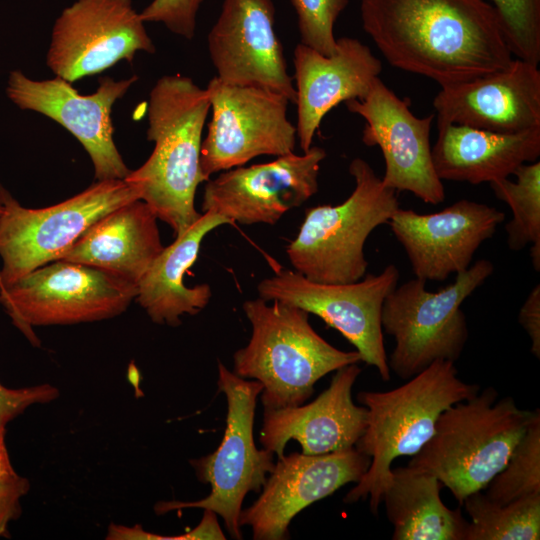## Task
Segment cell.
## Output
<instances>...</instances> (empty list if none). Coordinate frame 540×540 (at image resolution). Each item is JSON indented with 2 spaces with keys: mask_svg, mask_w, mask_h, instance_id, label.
<instances>
[{
  "mask_svg": "<svg viewBox=\"0 0 540 540\" xmlns=\"http://www.w3.org/2000/svg\"><path fill=\"white\" fill-rule=\"evenodd\" d=\"M360 16L391 66L440 87L503 70L513 60L489 0H361Z\"/></svg>",
  "mask_w": 540,
  "mask_h": 540,
  "instance_id": "cell-1",
  "label": "cell"
},
{
  "mask_svg": "<svg viewBox=\"0 0 540 540\" xmlns=\"http://www.w3.org/2000/svg\"><path fill=\"white\" fill-rule=\"evenodd\" d=\"M210 102L206 89L180 74L165 75L150 91L147 139L150 157L125 178L134 184L156 217L182 234L201 214L195 194L207 181L200 167L202 134Z\"/></svg>",
  "mask_w": 540,
  "mask_h": 540,
  "instance_id": "cell-2",
  "label": "cell"
},
{
  "mask_svg": "<svg viewBox=\"0 0 540 540\" xmlns=\"http://www.w3.org/2000/svg\"><path fill=\"white\" fill-rule=\"evenodd\" d=\"M478 391L479 385L459 378L454 362L437 360L397 388L359 392L357 400L367 409V421L355 448L371 462L344 502L369 497L370 510L377 515L393 461L416 455L433 436L441 413Z\"/></svg>",
  "mask_w": 540,
  "mask_h": 540,
  "instance_id": "cell-3",
  "label": "cell"
},
{
  "mask_svg": "<svg viewBox=\"0 0 540 540\" xmlns=\"http://www.w3.org/2000/svg\"><path fill=\"white\" fill-rule=\"evenodd\" d=\"M246 300L243 311L252 333L234 353L233 373L262 384L264 409L296 407L313 394L326 374L361 361L355 351H342L323 339L309 323V313L282 301Z\"/></svg>",
  "mask_w": 540,
  "mask_h": 540,
  "instance_id": "cell-4",
  "label": "cell"
},
{
  "mask_svg": "<svg viewBox=\"0 0 540 540\" xmlns=\"http://www.w3.org/2000/svg\"><path fill=\"white\" fill-rule=\"evenodd\" d=\"M532 415L510 396L498 399L493 387L478 391L441 413L408 466L435 475L462 505L504 468Z\"/></svg>",
  "mask_w": 540,
  "mask_h": 540,
  "instance_id": "cell-5",
  "label": "cell"
},
{
  "mask_svg": "<svg viewBox=\"0 0 540 540\" xmlns=\"http://www.w3.org/2000/svg\"><path fill=\"white\" fill-rule=\"evenodd\" d=\"M349 173L355 181L349 197L338 205L307 208L296 238L286 247L295 271L310 281L342 284L362 279L368 267L367 238L400 207L396 191L384 186L364 159L354 158Z\"/></svg>",
  "mask_w": 540,
  "mask_h": 540,
  "instance_id": "cell-6",
  "label": "cell"
},
{
  "mask_svg": "<svg viewBox=\"0 0 540 540\" xmlns=\"http://www.w3.org/2000/svg\"><path fill=\"white\" fill-rule=\"evenodd\" d=\"M493 272L492 262L481 259L437 292L419 278L397 285L381 312L382 330L395 340L390 371L408 380L437 360L455 363L468 339L461 305Z\"/></svg>",
  "mask_w": 540,
  "mask_h": 540,
  "instance_id": "cell-7",
  "label": "cell"
},
{
  "mask_svg": "<svg viewBox=\"0 0 540 540\" xmlns=\"http://www.w3.org/2000/svg\"><path fill=\"white\" fill-rule=\"evenodd\" d=\"M137 199L140 192L134 184L112 179L97 181L58 204L32 209L0 184V295L24 275L61 259L99 218Z\"/></svg>",
  "mask_w": 540,
  "mask_h": 540,
  "instance_id": "cell-8",
  "label": "cell"
},
{
  "mask_svg": "<svg viewBox=\"0 0 540 540\" xmlns=\"http://www.w3.org/2000/svg\"><path fill=\"white\" fill-rule=\"evenodd\" d=\"M218 388L227 401L226 428L218 448L211 454L191 460L201 482L210 484L205 498L192 502L165 501L155 505L163 514L184 508L211 510L222 517L234 539H241L239 515L245 496L260 492L275 466L274 453L256 447L253 426L257 398L262 384L241 378L218 361Z\"/></svg>",
  "mask_w": 540,
  "mask_h": 540,
  "instance_id": "cell-9",
  "label": "cell"
},
{
  "mask_svg": "<svg viewBox=\"0 0 540 540\" xmlns=\"http://www.w3.org/2000/svg\"><path fill=\"white\" fill-rule=\"evenodd\" d=\"M136 295V285L113 274L56 260L8 286L0 295V305L26 338L38 345L34 326L110 319L123 313Z\"/></svg>",
  "mask_w": 540,
  "mask_h": 540,
  "instance_id": "cell-10",
  "label": "cell"
},
{
  "mask_svg": "<svg viewBox=\"0 0 540 540\" xmlns=\"http://www.w3.org/2000/svg\"><path fill=\"white\" fill-rule=\"evenodd\" d=\"M399 277L394 264L378 275L368 274L359 281L342 284L310 281L297 271L284 269L261 280L257 291L265 301L290 303L320 317L356 348L361 361L376 368L383 381H389L381 312Z\"/></svg>",
  "mask_w": 540,
  "mask_h": 540,
  "instance_id": "cell-11",
  "label": "cell"
},
{
  "mask_svg": "<svg viewBox=\"0 0 540 540\" xmlns=\"http://www.w3.org/2000/svg\"><path fill=\"white\" fill-rule=\"evenodd\" d=\"M212 110L202 140L200 167L211 175L243 166L261 155L294 152L296 126L287 117L289 100L259 86L226 84L214 76L206 87Z\"/></svg>",
  "mask_w": 540,
  "mask_h": 540,
  "instance_id": "cell-12",
  "label": "cell"
},
{
  "mask_svg": "<svg viewBox=\"0 0 540 540\" xmlns=\"http://www.w3.org/2000/svg\"><path fill=\"white\" fill-rule=\"evenodd\" d=\"M132 0H77L55 21L46 63L70 83L101 73L136 53H154Z\"/></svg>",
  "mask_w": 540,
  "mask_h": 540,
  "instance_id": "cell-13",
  "label": "cell"
},
{
  "mask_svg": "<svg viewBox=\"0 0 540 540\" xmlns=\"http://www.w3.org/2000/svg\"><path fill=\"white\" fill-rule=\"evenodd\" d=\"M137 80L136 75L118 81L101 77L94 93L82 95L60 77L33 80L13 70L6 93L20 109L40 113L67 129L88 153L97 181L125 179L130 170L114 143L111 111Z\"/></svg>",
  "mask_w": 540,
  "mask_h": 540,
  "instance_id": "cell-14",
  "label": "cell"
},
{
  "mask_svg": "<svg viewBox=\"0 0 540 540\" xmlns=\"http://www.w3.org/2000/svg\"><path fill=\"white\" fill-rule=\"evenodd\" d=\"M345 104L350 112L365 120L362 142L378 146L382 152L384 186L411 192L433 205L445 200L444 185L431 155L430 131L435 114L415 116L410 110V99L399 98L379 77L363 99Z\"/></svg>",
  "mask_w": 540,
  "mask_h": 540,
  "instance_id": "cell-15",
  "label": "cell"
},
{
  "mask_svg": "<svg viewBox=\"0 0 540 540\" xmlns=\"http://www.w3.org/2000/svg\"><path fill=\"white\" fill-rule=\"evenodd\" d=\"M326 151L318 146L249 167L222 171L206 181L202 212L232 223L275 224L287 211L305 203L318 191V176Z\"/></svg>",
  "mask_w": 540,
  "mask_h": 540,
  "instance_id": "cell-16",
  "label": "cell"
},
{
  "mask_svg": "<svg viewBox=\"0 0 540 540\" xmlns=\"http://www.w3.org/2000/svg\"><path fill=\"white\" fill-rule=\"evenodd\" d=\"M370 462L355 447L320 455H283L257 500L241 510L239 525L249 526L255 540L286 539L289 524L299 512L342 486L357 483Z\"/></svg>",
  "mask_w": 540,
  "mask_h": 540,
  "instance_id": "cell-17",
  "label": "cell"
},
{
  "mask_svg": "<svg viewBox=\"0 0 540 540\" xmlns=\"http://www.w3.org/2000/svg\"><path fill=\"white\" fill-rule=\"evenodd\" d=\"M274 22L273 0H224L207 37L210 59L220 81L264 87L295 104L293 78Z\"/></svg>",
  "mask_w": 540,
  "mask_h": 540,
  "instance_id": "cell-18",
  "label": "cell"
},
{
  "mask_svg": "<svg viewBox=\"0 0 540 540\" xmlns=\"http://www.w3.org/2000/svg\"><path fill=\"white\" fill-rule=\"evenodd\" d=\"M504 219L505 214L492 206L461 199L429 214L399 207L387 224L404 248L416 278L444 281L471 266L477 249Z\"/></svg>",
  "mask_w": 540,
  "mask_h": 540,
  "instance_id": "cell-19",
  "label": "cell"
},
{
  "mask_svg": "<svg viewBox=\"0 0 540 540\" xmlns=\"http://www.w3.org/2000/svg\"><path fill=\"white\" fill-rule=\"evenodd\" d=\"M433 107L437 124L502 134L540 128V70L513 58L503 70L441 87Z\"/></svg>",
  "mask_w": 540,
  "mask_h": 540,
  "instance_id": "cell-20",
  "label": "cell"
},
{
  "mask_svg": "<svg viewBox=\"0 0 540 540\" xmlns=\"http://www.w3.org/2000/svg\"><path fill=\"white\" fill-rule=\"evenodd\" d=\"M361 369L357 363L336 370L329 387L315 400L296 407L264 409L259 440L283 457L286 444L297 441L302 453L320 455L355 447L363 434L367 409L352 400Z\"/></svg>",
  "mask_w": 540,
  "mask_h": 540,
  "instance_id": "cell-21",
  "label": "cell"
},
{
  "mask_svg": "<svg viewBox=\"0 0 540 540\" xmlns=\"http://www.w3.org/2000/svg\"><path fill=\"white\" fill-rule=\"evenodd\" d=\"M293 63L297 105L296 131L303 153L311 146L324 116L341 102L363 99L382 71L371 49L351 37L337 39L331 56L299 43Z\"/></svg>",
  "mask_w": 540,
  "mask_h": 540,
  "instance_id": "cell-22",
  "label": "cell"
},
{
  "mask_svg": "<svg viewBox=\"0 0 540 540\" xmlns=\"http://www.w3.org/2000/svg\"><path fill=\"white\" fill-rule=\"evenodd\" d=\"M158 218L141 199L99 218L61 259L92 266L136 286L164 249Z\"/></svg>",
  "mask_w": 540,
  "mask_h": 540,
  "instance_id": "cell-23",
  "label": "cell"
},
{
  "mask_svg": "<svg viewBox=\"0 0 540 540\" xmlns=\"http://www.w3.org/2000/svg\"><path fill=\"white\" fill-rule=\"evenodd\" d=\"M437 129L431 155L442 181L491 183L540 156V128L513 134L456 124H437Z\"/></svg>",
  "mask_w": 540,
  "mask_h": 540,
  "instance_id": "cell-24",
  "label": "cell"
},
{
  "mask_svg": "<svg viewBox=\"0 0 540 540\" xmlns=\"http://www.w3.org/2000/svg\"><path fill=\"white\" fill-rule=\"evenodd\" d=\"M231 223L224 216L204 212L155 258L138 283L135 298L154 323L176 327L181 324V316L196 315L208 305L210 286L187 287L184 275L196 261L205 236Z\"/></svg>",
  "mask_w": 540,
  "mask_h": 540,
  "instance_id": "cell-25",
  "label": "cell"
},
{
  "mask_svg": "<svg viewBox=\"0 0 540 540\" xmlns=\"http://www.w3.org/2000/svg\"><path fill=\"white\" fill-rule=\"evenodd\" d=\"M440 481L409 466L392 469L382 495L393 526V540H465L468 521L460 508H448L440 497Z\"/></svg>",
  "mask_w": 540,
  "mask_h": 540,
  "instance_id": "cell-26",
  "label": "cell"
},
{
  "mask_svg": "<svg viewBox=\"0 0 540 540\" xmlns=\"http://www.w3.org/2000/svg\"><path fill=\"white\" fill-rule=\"evenodd\" d=\"M462 505L470 517L465 540L540 538V494L498 504L478 491L467 496Z\"/></svg>",
  "mask_w": 540,
  "mask_h": 540,
  "instance_id": "cell-27",
  "label": "cell"
},
{
  "mask_svg": "<svg viewBox=\"0 0 540 540\" xmlns=\"http://www.w3.org/2000/svg\"><path fill=\"white\" fill-rule=\"evenodd\" d=\"M516 181L503 178L489 183L496 198L512 210L505 225L509 249L520 251L531 244L530 257L540 271V162L520 165L513 173Z\"/></svg>",
  "mask_w": 540,
  "mask_h": 540,
  "instance_id": "cell-28",
  "label": "cell"
},
{
  "mask_svg": "<svg viewBox=\"0 0 540 540\" xmlns=\"http://www.w3.org/2000/svg\"><path fill=\"white\" fill-rule=\"evenodd\" d=\"M484 493L498 504L540 494V410L537 408L525 433L504 468L488 483Z\"/></svg>",
  "mask_w": 540,
  "mask_h": 540,
  "instance_id": "cell-29",
  "label": "cell"
},
{
  "mask_svg": "<svg viewBox=\"0 0 540 540\" xmlns=\"http://www.w3.org/2000/svg\"><path fill=\"white\" fill-rule=\"evenodd\" d=\"M498 11L516 58L540 62V0H489Z\"/></svg>",
  "mask_w": 540,
  "mask_h": 540,
  "instance_id": "cell-30",
  "label": "cell"
},
{
  "mask_svg": "<svg viewBox=\"0 0 540 540\" xmlns=\"http://www.w3.org/2000/svg\"><path fill=\"white\" fill-rule=\"evenodd\" d=\"M298 18L300 43L331 56L337 49L334 25L348 0H290Z\"/></svg>",
  "mask_w": 540,
  "mask_h": 540,
  "instance_id": "cell-31",
  "label": "cell"
},
{
  "mask_svg": "<svg viewBox=\"0 0 540 540\" xmlns=\"http://www.w3.org/2000/svg\"><path fill=\"white\" fill-rule=\"evenodd\" d=\"M203 0H153L140 12L144 22L162 23L188 40L195 35L196 18Z\"/></svg>",
  "mask_w": 540,
  "mask_h": 540,
  "instance_id": "cell-32",
  "label": "cell"
},
{
  "mask_svg": "<svg viewBox=\"0 0 540 540\" xmlns=\"http://www.w3.org/2000/svg\"><path fill=\"white\" fill-rule=\"evenodd\" d=\"M29 490V481L13 468L5 444V429L0 430V537L7 534L12 520L21 513V499Z\"/></svg>",
  "mask_w": 540,
  "mask_h": 540,
  "instance_id": "cell-33",
  "label": "cell"
},
{
  "mask_svg": "<svg viewBox=\"0 0 540 540\" xmlns=\"http://www.w3.org/2000/svg\"><path fill=\"white\" fill-rule=\"evenodd\" d=\"M59 390L51 384L11 389L0 383V430L34 404L55 400Z\"/></svg>",
  "mask_w": 540,
  "mask_h": 540,
  "instance_id": "cell-34",
  "label": "cell"
},
{
  "mask_svg": "<svg viewBox=\"0 0 540 540\" xmlns=\"http://www.w3.org/2000/svg\"><path fill=\"white\" fill-rule=\"evenodd\" d=\"M518 321L531 340V352L540 358V285L528 294L518 314Z\"/></svg>",
  "mask_w": 540,
  "mask_h": 540,
  "instance_id": "cell-35",
  "label": "cell"
},
{
  "mask_svg": "<svg viewBox=\"0 0 540 540\" xmlns=\"http://www.w3.org/2000/svg\"><path fill=\"white\" fill-rule=\"evenodd\" d=\"M197 539H225L217 521L216 513L213 511L205 509L202 520L198 526L185 534L172 537V540Z\"/></svg>",
  "mask_w": 540,
  "mask_h": 540,
  "instance_id": "cell-36",
  "label": "cell"
},
{
  "mask_svg": "<svg viewBox=\"0 0 540 540\" xmlns=\"http://www.w3.org/2000/svg\"><path fill=\"white\" fill-rule=\"evenodd\" d=\"M2 211H3V205H2V203H1V201H0V216H1V214H2ZM2 287H3V286H2L1 276H0V292H1V290H2Z\"/></svg>",
  "mask_w": 540,
  "mask_h": 540,
  "instance_id": "cell-37",
  "label": "cell"
}]
</instances>
